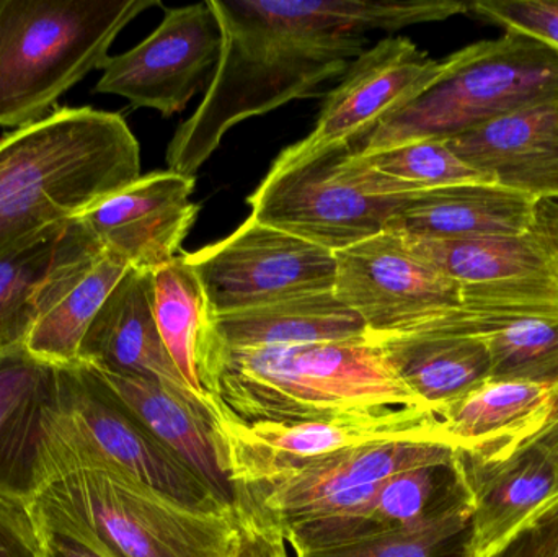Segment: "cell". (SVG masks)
Returning <instances> with one entry per match:
<instances>
[{"mask_svg": "<svg viewBox=\"0 0 558 557\" xmlns=\"http://www.w3.org/2000/svg\"><path fill=\"white\" fill-rule=\"evenodd\" d=\"M222 28L218 68L177 128L167 166L193 175L235 124L317 94L366 51L367 33L468 12L454 0H209Z\"/></svg>", "mask_w": 558, "mask_h": 557, "instance_id": "6da1fadb", "label": "cell"}, {"mask_svg": "<svg viewBox=\"0 0 558 557\" xmlns=\"http://www.w3.org/2000/svg\"><path fill=\"white\" fill-rule=\"evenodd\" d=\"M141 177L121 114L61 108L0 140V258L77 219Z\"/></svg>", "mask_w": 558, "mask_h": 557, "instance_id": "7a4b0ae2", "label": "cell"}, {"mask_svg": "<svg viewBox=\"0 0 558 557\" xmlns=\"http://www.w3.org/2000/svg\"><path fill=\"white\" fill-rule=\"evenodd\" d=\"M202 386L221 411L242 422H307L351 412L425 409L369 337L252 350H226L215 340L203 365Z\"/></svg>", "mask_w": 558, "mask_h": 557, "instance_id": "3957f363", "label": "cell"}, {"mask_svg": "<svg viewBox=\"0 0 558 557\" xmlns=\"http://www.w3.org/2000/svg\"><path fill=\"white\" fill-rule=\"evenodd\" d=\"M54 366L56 391L39 431V489L62 474L97 468L195 512L241 519L124 408L92 366Z\"/></svg>", "mask_w": 558, "mask_h": 557, "instance_id": "277c9868", "label": "cell"}, {"mask_svg": "<svg viewBox=\"0 0 558 557\" xmlns=\"http://www.w3.org/2000/svg\"><path fill=\"white\" fill-rule=\"evenodd\" d=\"M159 0H0V126L48 117L104 68L117 36Z\"/></svg>", "mask_w": 558, "mask_h": 557, "instance_id": "5b68a950", "label": "cell"}, {"mask_svg": "<svg viewBox=\"0 0 558 557\" xmlns=\"http://www.w3.org/2000/svg\"><path fill=\"white\" fill-rule=\"evenodd\" d=\"M29 512L105 557H229L244 520L195 512L97 468L49 481Z\"/></svg>", "mask_w": 558, "mask_h": 557, "instance_id": "8992f818", "label": "cell"}, {"mask_svg": "<svg viewBox=\"0 0 558 557\" xmlns=\"http://www.w3.org/2000/svg\"><path fill=\"white\" fill-rule=\"evenodd\" d=\"M558 101V49L524 33L475 43L442 59L438 77L390 114L360 154L423 140H446L520 108Z\"/></svg>", "mask_w": 558, "mask_h": 557, "instance_id": "52a82bcc", "label": "cell"}, {"mask_svg": "<svg viewBox=\"0 0 558 557\" xmlns=\"http://www.w3.org/2000/svg\"><path fill=\"white\" fill-rule=\"evenodd\" d=\"M409 195H392L356 146L340 144L302 154L286 147L247 203L257 221L335 254L389 231Z\"/></svg>", "mask_w": 558, "mask_h": 557, "instance_id": "ba28073f", "label": "cell"}, {"mask_svg": "<svg viewBox=\"0 0 558 557\" xmlns=\"http://www.w3.org/2000/svg\"><path fill=\"white\" fill-rule=\"evenodd\" d=\"M403 238L418 257L458 284L464 306L508 311L524 319L558 317L557 199H537L533 221L518 234Z\"/></svg>", "mask_w": 558, "mask_h": 557, "instance_id": "9c48e42d", "label": "cell"}, {"mask_svg": "<svg viewBox=\"0 0 558 557\" xmlns=\"http://www.w3.org/2000/svg\"><path fill=\"white\" fill-rule=\"evenodd\" d=\"M216 428L242 516L247 494L340 451L386 441L448 445L438 415L425 409H380L307 422H242L218 408Z\"/></svg>", "mask_w": 558, "mask_h": 557, "instance_id": "30bf717a", "label": "cell"}, {"mask_svg": "<svg viewBox=\"0 0 558 557\" xmlns=\"http://www.w3.org/2000/svg\"><path fill=\"white\" fill-rule=\"evenodd\" d=\"M213 316L335 291V254L248 216L231 235L183 254Z\"/></svg>", "mask_w": 558, "mask_h": 557, "instance_id": "8fae6325", "label": "cell"}, {"mask_svg": "<svg viewBox=\"0 0 558 557\" xmlns=\"http://www.w3.org/2000/svg\"><path fill=\"white\" fill-rule=\"evenodd\" d=\"M335 293L366 324L367 337L415 336L461 310V291L396 231L335 252Z\"/></svg>", "mask_w": 558, "mask_h": 557, "instance_id": "7c38bea8", "label": "cell"}, {"mask_svg": "<svg viewBox=\"0 0 558 557\" xmlns=\"http://www.w3.org/2000/svg\"><path fill=\"white\" fill-rule=\"evenodd\" d=\"M221 51V23L209 0L167 9L153 35L107 59L95 92L118 95L133 107L169 118L185 110L199 88L208 87Z\"/></svg>", "mask_w": 558, "mask_h": 557, "instance_id": "4fadbf2b", "label": "cell"}, {"mask_svg": "<svg viewBox=\"0 0 558 557\" xmlns=\"http://www.w3.org/2000/svg\"><path fill=\"white\" fill-rule=\"evenodd\" d=\"M456 448L432 441H386L340 451L305 464L247 494L244 517L275 532L288 523L371 506L379 484L423 464L452 460Z\"/></svg>", "mask_w": 558, "mask_h": 557, "instance_id": "5bb4252c", "label": "cell"}, {"mask_svg": "<svg viewBox=\"0 0 558 557\" xmlns=\"http://www.w3.org/2000/svg\"><path fill=\"white\" fill-rule=\"evenodd\" d=\"M442 69L403 36L380 39L366 49L328 94L308 136L288 149L312 153L322 147L366 140L390 114L415 100Z\"/></svg>", "mask_w": 558, "mask_h": 557, "instance_id": "9a60e30c", "label": "cell"}, {"mask_svg": "<svg viewBox=\"0 0 558 557\" xmlns=\"http://www.w3.org/2000/svg\"><path fill=\"white\" fill-rule=\"evenodd\" d=\"M195 177L172 170L147 173L77 219L105 251L131 268L156 271L179 257L195 225Z\"/></svg>", "mask_w": 558, "mask_h": 557, "instance_id": "2e32d148", "label": "cell"}, {"mask_svg": "<svg viewBox=\"0 0 558 557\" xmlns=\"http://www.w3.org/2000/svg\"><path fill=\"white\" fill-rule=\"evenodd\" d=\"M474 506L475 557H492L558 497V455L533 438L508 453L456 450Z\"/></svg>", "mask_w": 558, "mask_h": 557, "instance_id": "e0dca14e", "label": "cell"}, {"mask_svg": "<svg viewBox=\"0 0 558 557\" xmlns=\"http://www.w3.org/2000/svg\"><path fill=\"white\" fill-rule=\"evenodd\" d=\"M77 362L111 375L156 379L190 401L218 408L190 388L163 346L154 314L153 271L128 268L88 326Z\"/></svg>", "mask_w": 558, "mask_h": 557, "instance_id": "ac0fdd59", "label": "cell"}, {"mask_svg": "<svg viewBox=\"0 0 558 557\" xmlns=\"http://www.w3.org/2000/svg\"><path fill=\"white\" fill-rule=\"evenodd\" d=\"M441 141L488 183L558 202V101L520 108Z\"/></svg>", "mask_w": 558, "mask_h": 557, "instance_id": "d6986e66", "label": "cell"}, {"mask_svg": "<svg viewBox=\"0 0 558 557\" xmlns=\"http://www.w3.org/2000/svg\"><path fill=\"white\" fill-rule=\"evenodd\" d=\"M95 372L124 408L183 461L222 506L244 519L221 435L216 428L218 408L190 401L156 379Z\"/></svg>", "mask_w": 558, "mask_h": 557, "instance_id": "ffe728a7", "label": "cell"}, {"mask_svg": "<svg viewBox=\"0 0 558 557\" xmlns=\"http://www.w3.org/2000/svg\"><path fill=\"white\" fill-rule=\"evenodd\" d=\"M554 389L488 379L438 412L442 437L456 450L497 457L536 438L553 412Z\"/></svg>", "mask_w": 558, "mask_h": 557, "instance_id": "44dd1931", "label": "cell"}, {"mask_svg": "<svg viewBox=\"0 0 558 557\" xmlns=\"http://www.w3.org/2000/svg\"><path fill=\"white\" fill-rule=\"evenodd\" d=\"M54 391V365L26 347L0 352V497L26 507L39 489V431Z\"/></svg>", "mask_w": 558, "mask_h": 557, "instance_id": "7402d4cb", "label": "cell"}, {"mask_svg": "<svg viewBox=\"0 0 558 557\" xmlns=\"http://www.w3.org/2000/svg\"><path fill=\"white\" fill-rule=\"evenodd\" d=\"M536 203L495 183H456L410 193L389 231L441 241L518 234L533 221Z\"/></svg>", "mask_w": 558, "mask_h": 557, "instance_id": "603a6c76", "label": "cell"}, {"mask_svg": "<svg viewBox=\"0 0 558 557\" xmlns=\"http://www.w3.org/2000/svg\"><path fill=\"white\" fill-rule=\"evenodd\" d=\"M101 251L97 238L72 219L0 258V352L25 347L56 280Z\"/></svg>", "mask_w": 558, "mask_h": 557, "instance_id": "cb8c5ba5", "label": "cell"}, {"mask_svg": "<svg viewBox=\"0 0 558 557\" xmlns=\"http://www.w3.org/2000/svg\"><path fill=\"white\" fill-rule=\"evenodd\" d=\"M216 342L226 350L282 349L367 339L364 320L335 291L215 317Z\"/></svg>", "mask_w": 558, "mask_h": 557, "instance_id": "d4e9b609", "label": "cell"}, {"mask_svg": "<svg viewBox=\"0 0 558 557\" xmlns=\"http://www.w3.org/2000/svg\"><path fill=\"white\" fill-rule=\"evenodd\" d=\"M422 408L438 414L492 379L484 337H369Z\"/></svg>", "mask_w": 558, "mask_h": 557, "instance_id": "484cf974", "label": "cell"}, {"mask_svg": "<svg viewBox=\"0 0 558 557\" xmlns=\"http://www.w3.org/2000/svg\"><path fill=\"white\" fill-rule=\"evenodd\" d=\"M128 268L126 262L105 249L69 267L52 284L26 340L28 352L51 365L77 363L88 326Z\"/></svg>", "mask_w": 558, "mask_h": 557, "instance_id": "4316f807", "label": "cell"}, {"mask_svg": "<svg viewBox=\"0 0 558 557\" xmlns=\"http://www.w3.org/2000/svg\"><path fill=\"white\" fill-rule=\"evenodd\" d=\"M153 278L154 314L163 346L190 388L211 401L199 383L206 353L215 339V316L202 281L183 254L153 271Z\"/></svg>", "mask_w": 558, "mask_h": 557, "instance_id": "83f0119b", "label": "cell"}, {"mask_svg": "<svg viewBox=\"0 0 558 557\" xmlns=\"http://www.w3.org/2000/svg\"><path fill=\"white\" fill-rule=\"evenodd\" d=\"M474 510L458 458L423 464L383 481L371 513L393 530L420 529Z\"/></svg>", "mask_w": 558, "mask_h": 557, "instance_id": "f1b7e54d", "label": "cell"}, {"mask_svg": "<svg viewBox=\"0 0 558 557\" xmlns=\"http://www.w3.org/2000/svg\"><path fill=\"white\" fill-rule=\"evenodd\" d=\"M492 379L558 388V317L526 319L485 337Z\"/></svg>", "mask_w": 558, "mask_h": 557, "instance_id": "f546056e", "label": "cell"}, {"mask_svg": "<svg viewBox=\"0 0 558 557\" xmlns=\"http://www.w3.org/2000/svg\"><path fill=\"white\" fill-rule=\"evenodd\" d=\"M360 157L374 172L392 180L400 195L456 183L487 182L441 140L412 141Z\"/></svg>", "mask_w": 558, "mask_h": 557, "instance_id": "4dcf8cb0", "label": "cell"}, {"mask_svg": "<svg viewBox=\"0 0 558 557\" xmlns=\"http://www.w3.org/2000/svg\"><path fill=\"white\" fill-rule=\"evenodd\" d=\"M474 510L420 529L393 530L364 542L298 557H475Z\"/></svg>", "mask_w": 558, "mask_h": 557, "instance_id": "1f68e13d", "label": "cell"}, {"mask_svg": "<svg viewBox=\"0 0 558 557\" xmlns=\"http://www.w3.org/2000/svg\"><path fill=\"white\" fill-rule=\"evenodd\" d=\"M469 10L558 49V0H490L469 3Z\"/></svg>", "mask_w": 558, "mask_h": 557, "instance_id": "d6a6232c", "label": "cell"}, {"mask_svg": "<svg viewBox=\"0 0 558 557\" xmlns=\"http://www.w3.org/2000/svg\"><path fill=\"white\" fill-rule=\"evenodd\" d=\"M492 557H558V497L531 517Z\"/></svg>", "mask_w": 558, "mask_h": 557, "instance_id": "836d02e7", "label": "cell"}, {"mask_svg": "<svg viewBox=\"0 0 558 557\" xmlns=\"http://www.w3.org/2000/svg\"><path fill=\"white\" fill-rule=\"evenodd\" d=\"M0 557H39V535L29 507L0 497Z\"/></svg>", "mask_w": 558, "mask_h": 557, "instance_id": "e575fe53", "label": "cell"}, {"mask_svg": "<svg viewBox=\"0 0 558 557\" xmlns=\"http://www.w3.org/2000/svg\"><path fill=\"white\" fill-rule=\"evenodd\" d=\"M35 523L39 535V557H105L62 530L36 520Z\"/></svg>", "mask_w": 558, "mask_h": 557, "instance_id": "d590c367", "label": "cell"}, {"mask_svg": "<svg viewBox=\"0 0 558 557\" xmlns=\"http://www.w3.org/2000/svg\"><path fill=\"white\" fill-rule=\"evenodd\" d=\"M270 533V526L264 525L254 517L245 516L238 545L229 557H265Z\"/></svg>", "mask_w": 558, "mask_h": 557, "instance_id": "8d00e7d4", "label": "cell"}, {"mask_svg": "<svg viewBox=\"0 0 558 557\" xmlns=\"http://www.w3.org/2000/svg\"><path fill=\"white\" fill-rule=\"evenodd\" d=\"M536 438L549 445L558 455V388L554 391L553 412H550L549 422H547L546 428Z\"/></svg>", "mask_w": 558, "mask_h": 557, "instance_id": "74e56055", "label": "cell"}, {"mask_svg": "<svg viewBox=\"0 0 558 557\" xmlns=\"http://www.w3.org/2000/svg\"><path fill=\"white\" fill-rule=\"evenodd\" d=\"M265 557H288V553H286V543L282 542L281 536H279L274 529H271L270 540H268Z\"/></svg>", "mask_w": 558, "mask_h": 557, "instance_id": "f35d334b", "label": "cell"}]
</instances>
